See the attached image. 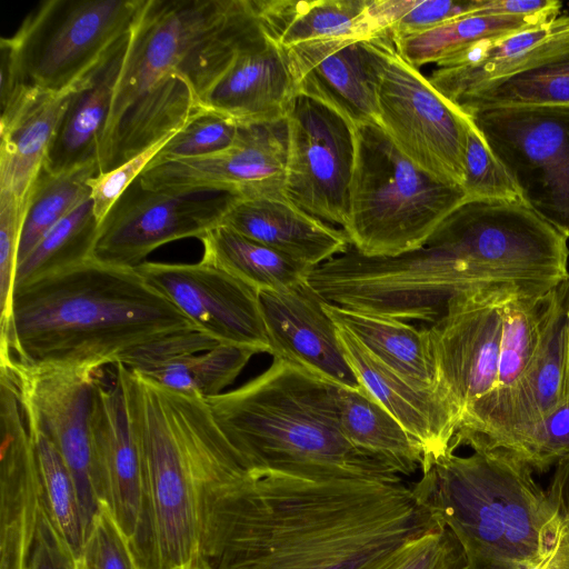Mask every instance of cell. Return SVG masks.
Returning <instances> with one entry per match:
<instances>
[{"mask_svg":"<svg viewBox=\"0 0 569 569\" xmlns=\"http://www.w3.org/2000/svg\"><path fill=\"white\" fill-rule=\"evenodd\" d=\"M441 522L401 475L248 470L207 499L217 569H365Z\"/></svg>","mask_w":569,"mask_h":569,"instance_id":"cell-1","label":"cell"},{"mask_svg":"<svg viewBox=\"0 0 569 569\" xmlns=\"http://www.w3.org/2000/svg\"><path fill=\"white\" fill-rule=\"evenodd\" d=\"M198 330L134 268L93 258L16 288L0 361L99 372L161 337Z\"/></svg>","mask_w":569,"mask_h":569,"instance_id":"cell-2","label":"cell"},{"mask_svg":"<svg viewBox=\"0 0 569 569\" xmlns=\"http://www.w3.org/2000/svg\"><path fill=\"white\" fill-rule=\"evenodd\" d=\"M114 366L143 467L153 567L203 565L208 495L248 468L218 427L206 399Z\"/></svg>","mask_w":569,"mask_h":569,"instance_id":"cell-3","label":"cell"},{"mask_svg":"<svg viewBox=\"0 0 569 569\" xmlns=\"http://www.w3.org/2000/svg\"><path fill=\"white\" fill-rule=\"evenodd\" d=\"M532 468L501 449L468 456L449 449L418 479L436 518L458 541L468 569H540L560 520L569 460L557 463L551 492Z\"/></svg>","mask_w":569,"mask_h":569,"instance_id":"cell-4","label":"cell"},{"mask_svg":"<svg viewBox=\"0 0 569 569\" xmlns=\"http://www.w3.org/2000/svg\"><path fill=\"white\" fill-rule=\"evenodd\" d=\"M335 388L273 359L266 371L241 387L206 400L248 470L400 475L387 460L347 440Z\"/></svg>","mask_w":569,"mask_h":569,"instance_id":"cell-5","label":"cell"},{"mask_svg":"<svg viewBox=\"0 0 569 569\" xmlns=\"http://www.w3.org/2000/svg\"><path fill=\"white\" fill-rule=\"evenodd\" d=\"M465 201L463 188L418 168L377 121L356 126L349 216L342 230L358 252L392 257L419 249Z\"/></svg>","mask_w":569,"mask_h":569,"instance_id":"cell-6","label":"cell"},{"mask_svg":"<svg viewBox=\"0 0 569 569\" xmlns=\"http://www.w3.org/2000/svg\"><path fill=\"white\" fill-rule=\"evenodd\" d=\"M306 281L327 303L429 326L457 295L490 287L466 262L429 246L392 257L363 256L350 246L312 268Z\"/></svg>","mask_w":569,"mask_h":569,"instance_id":"cell-7","label":"cell"},{"mask_svg":"<svg viewBox=\"0 0 569 569\" xmlns=\"http://www.w3.org/2000/svg\"><path fill=\"white\" fill-rule=\"evenodd\" d=\"M143 0H47L0 40L17 84L59 93L83 83L130 32Z\"/></svg>","mask_w":569,"mask_h":569,"instance_id":"cell-8","label":"cell"},{"mask_svg":"<svg viewBox=\"0 0 569 569\" xmlns=\"http://www.w3.org/2000/svg\"><path fill=\"white\" fill-rule=\"evenodd\" d=\"M567 239L521 201L467 200L426 246L466 262L487 286L552 289L569 278Z\"/></svg>","mask_w":569,"mask_h":569,"instance_id":"cell-9","label":"cell"},{"mask_svg":"<svg viewBox=\"0 0 569 569\" xmlns=\"http://www.w3.org/2000/svg\"><path fill=\"white\" fill-rule=\"evenodd\" d=\"M246 0H143L129 32L99 156L127 109L163 78L191 83L203 52L227 29Z\"/></svg>","mask_w":569,"mask_h":569,"instance_id":"cell-10","label":"cell"},{"mask_svg":"<svg viewBox=\"0 0 569 569\" xmlns=\"http://www.w3.org/2000/svg\"><path fill=\"white\" fill-rule=\"evenodd\" d=\"M467 116L522 203L569 238V107H496Z\"/></svg>","mask_w":569,"mask_h":569,"instance_id":"cell-11","label":"cell"},{"mask_svg":"<svg viewBox=\"0 0 569 569\" xmlns=\"http://www.w3.org/2000/svg\"><path fill=\"white\" fill-rule=\"evenodd\" d=\"M377 122L418 168L463 188L472 122L396 48L390 50L378 83Z\"/></svg>","mask_w":569,"mask_h":569,"instance_id":"cell-12","label":"cell"},{"mask_svg":"<svg viewBox=\"0 0 569 569\" xmlns=\"http://www.w3.org/2000/svg\"><path fill=\"white\" fill-rule=\"evenodd\" d=\"M283 194L311 216L343 228L356 159V126L330 106L298 93L286 116Z\"/></svg>","mask_w":569,"mask_h":569,"instance_id":"cell-13","label":"cell"},{"mask_svg":"<svg viewBox=\"0 0 569 569\" xmlns=\"http://www.w3.org/2000/svg\"><path fill=\"white\" fill-rule=\"evenodd\" d=\"M17 389L29 429L44 433L68 465L89 531L100 508L90 433V403L99 372L54 366H33L13 358L0 361Z\"/></svg>","mask_w":569,"mask_h":569,"instance_id":"cell-14","label":"cell"},{"mask_svg":"<svg viewBox=\"0 0 569 569\" xmlns=\"http://www.w3.org/2000/svg\"><path fill=\"white\" fill-rule=\"evenodd\" d=\"M234 197L220 191L149 190L139 177L100 222L92 258L134 269L162 244L184 238L200 240L220 224Z\"/></svg>","mask_w":569,"mask_h":569,"instance_id":"cell-15","label":"cell"},{"mask_svg":"<svg viewBox=\"0 0 569 569\" xmlns=\"http://www.w3.org/2000/svg\"><path fill=\"white\" fill-rule=\"evenodd\" d=\"M522 288L490 286L461 292L428 329L439 389L461 420L496 385L507 300ZM460 423V422H459Z\"/></svg>","mask_w":569,"mask_h":569,"instance_id":"cell-16","label":"cell"},{"mask_svg":"<svg viewBox=\"0 0 569 569\" xmlns=\"http://www.w3.org/2000/svg\"><path fill=\"white\" fill-rule=\"evenodd\" d=\"M287 152L286 118L239 124L229 148L150 166L140 182L149 190L173 192L220 191L240 198L283 194Z\"/></svg>","mask_w":569,"mask_h":569,"instance_id":"cell-17","label":"cell"},{"mask_svg":"<svg viewBox=\"0 0 569 569\" xmlns=\"http://www.w3.org/2000/svg\"><path fill=\"white\" fill-rule=\"evenodd\" d=\"M90 433L99 502L109 509L129 541L140 569H154L142 461L116 379L112 386H106L99 376L94 380Z\"/></svg>","mask_w":569,"mask_h":569,"instance_id":"cell-18","label":"cell"},{"mask_svg":"<svg viewBox=\"0 0 569 569\" xmlns=\"http://www.w3.org/2000/svg\"><path fill=\"white\" fill-rule=\"evenodd\" d=\"M136 269L199 331L219 343L269 353L258 291L252 287L202 260L196 263L146 261Z\"/></svg>","mask_w":569,"mask_h":569,"instance_id":"cell-19","label":"cell"},{"mask_svg":"<svg viewBox=\"0 0 569 569\" xmlns=\"http://www.w3.org/2000/svg\"><path fill=\"white\" fill-rule=\"evenodd\" d=\"M388 32L286 48L298 93L319 100L355 126L377 121V89L390 50Z\"/></svg>","mask_w":569,"mask_h":569,"instance_id":"cell-20","label":"cell"},{"mask_svg":"<svg viewBox=\"0 0 569 569\" xmlns=\"http://www.w3.org/2000/svg\"><path fill=\"white\" fill-rule=\"evenodd\" d=\"M273 359L333 386L360 389L325 301L307 281L282 290L258 291Z\"/></svg>","mask_w":569,"mask_h":569,"instance_id":"cell-21","label":"cell"},{"mask_svg":"<svg viewBox=\"0 0 569 569\" xmlns=\"http://www.w3.org/2000/svg\"><path fill=\"white\" fill-rule=\"evenodd\" d=\"M0 569H29L41 487L16 385L3 367H0Z\"/></svg>","mask_w":569,"mask_h":569,"instance_id":"cell-22","label":"cell"},{"mask_svg":"<svg viewBox=\"0 0 569 569\" xmlns=\"http://www.w3.org/2000/svg\"><path fill=\"white\" fill-rule=\"evenodd\" d=\"M297 94L286 48L259 24L197 100L200 108L246 124L284 119Z\"/></svg>","mask_w":569,"mask_h":569,"instance_id":"cell-23","label":"cell"},{"mask_svg":"<svg viewBox=\"0 0 569 569\" xmlns=\"http://www.w3.org/2000/svg\"><path fill=\"white\" fill-rule=\"evenodd\" d=\"M337 332L343 353L360 385L421 447V469L451 449L460 419L446 396L440 390L415 387L381 363L348 330L337 325Z\"/></svg>","mask_w":569,"mask_h":569,"instance_id":"cell-24","label":"cell"},{"mask_svg":"<svg viewBox=\"0 0 569 569\" xmlns=\"http://www.w3.org/2000/svg\"><path fill=\"white\" fill-rule=\"evenodd\" d=\"M219 226L266 244L310 269L350 247L342 229L311 216L284 194L234 197Z\"/></svg>","mask_w":569,"mask_h":569,"instance_id":"cell-25","label":"cell"},{"mask_svg":"<svg viewBox=\"0 0 569 569\" xmlns=\"http://www.w3.org/2000/svg\"><path fill=\"white\" fill-rule=\"evenodd\" d=\"M520 289L506 302L495 388L462 416L452 443L468 446L495 422L527 371L548 318L555 290Z\"/></svg>","mask_w":569,"mask_h":569,"instance_id":"cell-26","label":"cell"},{"mask_svg":"<svg viewBox=\"0 0 569 569\" xmlns=\"http://www.w3.org/2000/svg\"><path fill=\"white\" fill-rule=\"evenodd\" d=\"M79 87L51 93L19 84L1 102L0 191L27 198L71 96Z\"/></svg>","mask_w":569,"mask_h":569,"instance_id":"cell-27","label":"cell"},{"mask_svg":"<svg viewBox=\"0 0 569 569\" xmlns=\"http://www.w3.org/2000/svg\"><path fill=\"white\" fill-rule=\"evenodd\" d=\"M569 31V14L510 34L477 41L437 63L430 83L453 104L545 53Z\"/></svg>","mask_w":569,"mask_h":569,"instance_id":"cell-28","label":"cell"},{"mask_svg":"<svg viewBox=\"0 0 569 569\" xmlns=\"http://www.w3.org/2000/svg\"><path fill=\"white\" fill-rule=\"evenodd\" d=\"M129 33L72 93L48 148L43 168L52 173L98 162Z\"/></svg>","mask_w":569,"mask_h":569,"instance_id":"cell-29","label":"cell"},{"mask_svg":"<svg viewBox=\"0 0 569 569\" xmlns=\"http://www.w3.org/2000/svg\"><path fill=\"white\" fill-rule=\"evenodd\" d=\"M199 109L189 79L181 73L167 76L122 114L99 156V173L176 134Z\"/></svg>","mask_w":569,"mask_h":569,"instance_id":"cell-30","label":"cell"},{"mask_svg":"<svg viewBox=\"0 0 569 569\" xmlns=\"http://www.w3.org/2000/svg\"><path fill=\"white\" fill-rule=\"evenodd\" d=\"M259 23L274 43H301L381 34L371 14L372 0H252Z\"/></svg>","mask_w":569,"mask_h":569,"instance_id":"cell-31","label":"cell"},{"mask_svg":"<svg viewBox=\"0 0 569 569\" xmlns=\"http://www.w3.org/2000/svg\"><path fill=\"white\" fill-rule=\"evenodd\" d=\"M336 325L348 330L373 357L419 389L440 390L427 328L325 302ZM441 391V390H440Z\"/></svg>","mask_w":569,"mask_h":569,"instance_id":"cell-32","label":"cell"},{"mask_svg":"<svg viewBox=\"0 0 569 569\" xmlns=\"http://www.w3.org/2000/svg\"><path fill=\"white\" fill-rule=\"evenodd\" d=\"M455 104L466 114L496 107H569V31L545 53L460 97Z\"/></svg>","mask_w":569,"mask_h":569,"instance_id":"cell-33","label":"cell"},{"mask_svg":"<svg viewBox=\"0 0 569 569\" xmlns=\"http://www.w3.org/2000/svg\"><path fill=\"white\" fill-rule=\"evenodd\" d=\"M335 395L339 425L351 445L387 460L407 478L421 469L419 443L366 388L336 386Z\"/></svg>","mask_w":569,"mask_h":569,"instance_id":"cell-34","label":"cell"},{"mask_svg":"<svg viewBox=\"0 0 569 569\" xmlns=\"http://www.w3.org/2000/svg\"><path fill=\"white\" fill-rule=\"evenodd\" d=\"M201 260L216 266L257 291L282 290L306 281L309 267L224 226L200 239Z\"/></svg>","mask_w":569,"mask_h":569,"instance_id":"cell-35","label":"cell"},{"mask_svg":"<svg viewBox=\"0 0 569 569\" xmlns=\"http://www.w3.org/2000/svg\"><path fill=\"white\" fill-rule=\"evenodd\" d=\"M560 16L548 11L532 16H489L478 12L462 16L430 30L393 39L396 51L420 68L438 63L457 51L483 39L510 34L545 23Z\"/></svg>","mask_w":569,"mask_h":569,"instance_id":"cell-36","label":"cell"},{"mask_svg":"<svg viewBox=\"0 0 569 569\" xmlns=\"http://www.w3.org/2000/svg\"><path fill=\"white\" fill-rule=\"evenodd\" d=\"M98 173L96 161L59 173L41 168L27 194L18 264L51 228L91 198L88 181Z\"/></svg>","mask_w":569,"mask_h":569,"instance_id":"cell-37","label":"cell"},{"mask_svg":"<svg viewBox=\"0 0 569 569\" xmlns=\"http://www.w3.org/2000/svg\"><path fill=\"white\" fill-rule=\"evenodd\" d=\"M98 228L90 198L51 228L18 264L14 289L91 259Z\"/></svg>","mask_w":569,"mask_h":569,"instance_id":"cell-38","label":"cell"},{"mask_svg":"<svg viewBox=\"0 0 569 569\" xmlns=\"http://www.w3.org/2000/svg\"><path fill=\"white\" fill-rule=\"evenodd\" d=\"M257 353L254 348L219 343L204 352L180 355L142 376L168 389L208 399L223 393Z\"/></svg>","mask_w":569,"mask_h":569,"instance_id":"cell-39","label":"cell"},{"mask_svg":"<svg viewBox=\"0 0 569 569\" xmlns=\"http://www.w3.org/2000/svg\"><path fill=\"white\" fill-rule=\"evenodd\" d=\"M28 431L38 466L41 506L73 558H77L87 529L74 478L52 441L39 430L28 428Z\"/></svg>","mask_w":569,"mask_h":569,"instance_id":"cell-40","label":"cell"},{"mask_svg":"<svg viewBox=\"0 0 569 569\" xmlns=\"http://www.w3.org/2000/svg\"><path fill=\"white\" fill-rule=\"evenodd\" d=\"M483 0H372L371 14L380 33L392 40L420 33L478 12Z\"/></svg>","mask_w":569,"mask_h":569,"instance_id":"cell-41","label":"cell"},{"mask_svg":"<svg viewBox=\"0 0 569 569\" xmlns=\"http://www.w3.org/2000/svg\"><path fill=\"white\" fill-rule=\"evenodd\" d=\"M238 132L239 123L200 108L163 146L149 167L224 150L234 143Z\"/></svg>","mask_w":569,"mask_h":569,"instance_id":"cell-42","label":"cell"},{"mask_svg":"<svg viewBox=\"0 0 569 569\" xmlns=\"http://www.w3.org/2000/svg\"><path fill=\"white\" fill-rule=\"evenodd\" d=\"M463 190L467 200L521 201L512 180L473 123L465 156Z\"/></svg>","mask_w":569,"mask_h":569,"instance_id":"cell-43","label":"cell"},{"mask_svg":"<svg viewBox=\"0 0 569 569\" xmlns=\"http://www.w3.org/2000/svg\"><path fill=\"white\" fill-rule=\"evenodd\" d=\"M365 569H468L463 552L442 525Z\"/></svg>","mask_w":569,"mask_h":569,"instance_id":"cell-44","label":"cell"},{"mask_svg":"<svg viewBox=\"0 0 569 569\" xmlns=\"http://www.w3.org/2000/svg\"><path fill=\"white\" fill-rule=\"evenodd\" d=\"M74 569H140L129 541L102 503L74 558Z\"/></svg>","mask_w":569,"mask_h":569,"instance_id":"cell-45","label":"cell"},{"mask_svg":"<svg viewBox=\"0 0 569 569\" xmlns=\"http://www.w3.org/2000/svg\"><path fill=\"white\" fill-rule=\"evenodd\" d=\"M26 210L27 198L0 191V328L10 318Z\"/></svg>","mask_w":569,"mask_h":569,"instance_id":"cell-46","label":"cell"},{"mask_svg":"<svg viewBox=\"0 0 569 569\" xmlns=\"http://www.w3.org/2000/svg\"><path fill=\"white\" fill-rule=\"evenodd\" d=\"M217 345L219 342L199 330L180 331L161 337L124 353L117 363L131 371L144 375L180 355L204 352Z\"/></svg>","mask_w":569,"mask_h":569,"instance_id":"cell-47","label":"cell"},{"mask_svg":"<svg viewBox=\"0 0 569 569\" xmlns=\"http://www.w3.org/2000/svg\"><path fill=\"white\" fill-rule=\"evenodd\" d=\"M519 458L539 472L569 460V401L540 423Z\"/></svg>","mask_w":569,"mask_h":569,"instance_id":"cell-48","label":"cell"},{"mask_svg":"<svg viewBox=\"0 0 569 569\" xmlns=\"http://www.w3.org/2000/svg\"><path fill=\"white\" fill-rule=\"evenodd\" d=\"M173 136L158 142L114 169L98 173L88 181L93 211L99 224L121 194L143 173L158 152Z\"/></svg>","mask_w":569,"mask_h":569,"instance_id":"cell-49","label":"cell"},{"mask_svg":"<svg viewBox=\"0 0 569 569\" xmlns=\"http://www.w3.org/2000/svg\"><path fill=\"white\" fill-rule=\"evenodd\" d=\"M29 569H74V558L70 549L52 526L42 506Z\"/></svg>","mask_w":569,"mask_h":569,"instance_id":"cell-50","label":"cell"},{"mask_svg":"<svg viewBox=\"0 0 569 569\" xmlns=\"http://www.w3.org/2000/svg\"><path fill=\"white\" fill-rule=\"evenodd\" d=\"M558 0H483L478 13L489 16H532L561 11Z\"/></svg>","mask_w":569,"mask_h":569,"instance_id":"cell-51","label":"cell"},{"mask_svg":"<svg viewBox=\"0 0 569 569\" xmlns=\"http://www.w3.org/2000/svg\"><path fill=\"white\" fill-rule=\"evenodd\" d=\"M540 569H569V511L565 508L548 558Z\"/></svg>","mask_w":569,"mask_h":569,"instance_id":"cell-52","label":"cell"},{"mask_svg":"<svg viewBox=\"0 0 569 569\" xmlns=\"http://www.w3.org/2000/svg\"><path fill=\"white\" fill-rule=\"evenodd\" d=\"M181 569H217L214 568L212 565H210L208 561L203 565H200V566H193V567H188V568H181Z\"/></svg>","mask_w":569,"mask_h":569,"instance_id":"cell-53","label":"cell"}]
</instances>
